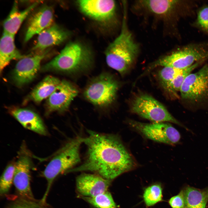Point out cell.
<instances>
[{
	"mask_svg": "<svg viewBox=\"0 0 208 208\" xmlns=\"http://www.w3.org/2000/svg\"><path fill=\"white\" fill-rule=\"evenodd\" d=\"M83 138L87 147L86 159L67 172L90 171L110 181L137 166L134 157L118 136L91 131Z\"/></svg>",
	"mask_w": 208,
	"mask_h": 208,
	"instance_id": "1",
	"label": "cell"
},
{
	"mask_svg": "<svg viewBox=\"0 0 208 208\" xmlns=\"http://www.w3.org/2000/svg\"><path fill=\"white\" fill-rule=\"evenodd\" d=\"M92 53L87 47L78 42L68 43L60 53L43 66V71H56L69 74L85 71L92 65Z\"/></svg>",
	"mask_w": 208,
	"mask_h": 208,
	"instance_id": "2",
	"label": "cell"
},
{
	"mask_svg": "<svg viewBox=\"0 0 208 208\" xmlns=\"http://www.w3.org/2000/svg\"><path fill=\"white\" fill-rule=\"evenodd\" d=\"M125 12L121 32L105 51L106 63L120 74H125L131 66L138 53L139 47L127 25Z\"/></svg>",
	"mask_w": 208,
	"mask_h": 208,
	"instance_id": "3",
	"label": "cell"
},
{
	"mask_svg": "<svg viewBox=\"0 0 208 208\" xmlns=\"http://www.w3.org/2000/svg\"><path fill=\"white\" fill-rule=\"evenodd\" d=\"M83 139L77 137L67 142L55 153L47 165L43 172V175L47 181V186L41 199L42 202H46L52 184L57 176L67 172L80 162V148Z\"/></svg>",
	"mask_w": 208,
	"mask_h": 208,
	"instance_id": "4",
	"label": "cell"
},
{
	"mask_svg": "<svg viewBox=\"0 0 208 208\" xmlns=\"http://www.w3.org/2000/svg\"><path fill=\"white\" fill-rule=\"evenodd\" d=\"M138 6L177 26L181 19L196 15L197 3L187 0H140Z\"/></svg>",
	"mask_w": 208,
	"mask_h": 208,
	"instance_id": "5",
	"label": "cell"
},
{
	"mask_svg": "<svg viewBox=\"0 0 208 208\" xmlns=\"http://www.w3.org/2000/svg\"><path fill=\"white\" fill-rule=\"evenodd\" d=\"M208 60V42L191 43L185 45L153 62V69L161 66L179 69L188 68L194 64Z\"/></svg>",
	"mask_w": 208,
	"mask_h": 208,
	"instance_id": "6",
	"label": "cell"
},
{
	"mask_svg": "<svg viewBox=\"0 0 208 208\" xmlns=\"http://www.w3.org/2000/svg\"><path fill=\"white\" fill-rule=\"evenodd\" d=\"M118 87L117 82L112 76L103 73L90 82L84 90V95L93 104L106 107L115 100Z\"/></svg>",
	"mask_w": 208,
	"mask_h": 208,
	"instance_id": "7",
	"label": "cell"
},
{
	"mask_svg": "<svg viewBox=\"0 0 208 208\" xmlns=\"http://www.w3.org/2000/svg\"><path fill=\"white\" fill-rule=\"evenodd\" d=\"M130 109L132 112L154 122H170L188 129L173 117L159 102L148 95H138L132 101Z\"/></svg>",
	"mask_w": 208,
	"mask_h": 208,
	"instance_id": "8",
	"label": "cell"
},
{
	"mask_svg": "<svg viewBox=\"0 0 208 208\" xmlns=\"http://www.w3.org/2000/svg\"><path fill=\"white\" fill-rule=\"evenodd\" d=\"M182 99L194 103L208 99V64L191 73L184 81L180 91Z\"/></svg>",
	"mask_w": 208,
	"mask_h": 208,
	"instance_id": "9",
	"label": "cell"
},
{
	"mask_svg": "<svg viewBox=\"0 0 208 208\" xmlns=\"http://www.w3.org/2000/svg\"><path fill=\"white\" fill-rule=\"evenodd\" d=\"M131 125L147 138L157 142L174 145L179 143L181 139L179 132L168 123L132 121Z\"/></svg>",
	"mask_w": 208,
	"mask_h": 208,
	"instance_id": "10",
	"label": "cell"
},
{
	"mask_svg": "<svg viewBox=\"0 0 208 208\" xmlns=\"http://www.w3.org/2000/svg\"><path fill=\"white\" fill-rule=\"evenodd\" d=\"M77 3L83 14L98 22H110L115 16L116 4L114 1L81 0Z\"/></svg>",
	"mask_w": 208,
	"mask_h": 208,
	"instance_id": "11",
	"label": "cell"
},
{
	"mask_svg": "<svg viewBox=\"0 0 208 208\" xmlns=\"http://www.w3.org/2000/svg\"><path fill=\"white\" fill-rule=\"evenodd\" d=\"M22 152L15 163L13 183L20 198L35 200L30 184L31 159L28 153Z\"/></svg>",
	"mask_w": 208,
	"mask_h": 208,
	"instance_id": "12",
	"label": "cell"
},
{
	"mask_svg": "<svg viewBox=\"0 0 208 208\" xmlns=\"http://www.w3.org/2000/svg\"><path fill=\"white\" fill-rule=\"evenodd\" d=\"M48 52L46 50L34 55H26L19 60L13 74V79L17 86H22L34 79L40 68L41 62Z\"/></svg>",
	"mask_w": 208,
	"mask_h": 208,
	"instance_id": "13",
	"label": "cell"
},
{
	"mask_svg": "<svg viewBox=\"0 0 208 208\" xmlns=\"http://www.w3.org/2000/svg\"><path fill=\"white\" fill-rule=\"evenodd\" d=\"M78 92L76 87L69 82L65 80L61 81L47 100L48 112H62L66 110Z\"/></svg>",
	"mask_w": 208,
	"mask_h": 208,
	"instance_id": "14",
	"label": "cell"
},
{
	"mask_svg": "<svg viewBox=\"0 0 208 208\" xmlns=\"http://www.w3.org/2000/svg\"><path fill=\"white\" fill-rule=\"evenodd\" d=\"M111 182L96 174L83 173L77 177L76 186L82 196L94 197L108 191Z\"/></svg>",
	"mask_w": 208,
	"mask_h": 208,
	"instance_id": "15",
	"label": "cell"
},
{
	"mask_svg": "<svg viewBox=\"0 0 208 208\" xmlns=\"http://www.w3.org/2000/svg\"><path fill=\"white\" fill-rule=\"evenodd\" d=\"M54 18L53 10L49 6H44L38 10L31 17L24 37L27 42L34 36L53 24Z\"/></svg>",
	"mask_w": 208,
	"mask_h": 208,
	"instance_id": "16",
	"label": "cell"
},
{
	"mask_svg": "<svg viewBox=\"0 0 208 208\" xmlns=\"http://www.w3.org/2000/svg\"><path fill=\"white\" fill-rule=\"evenodd\" d=\"M70 35L67 30L56 24H53L38 35L37 42L32 50L42 52L49 47L61 44Z\"/></svg>",
	"mask_w": 208,
	"mask_h": 208,
	"instance_id": "17",
	"label": "cell"
},
{
	"mask_svg": "<svg viewBox=\"0 0 208 208\" xmlns=\"http://www.w3.org/2000/svg\"><path fill=\"white\" fill-rule=\"evenodd\" d=\"M11 113L25 128L41 135H47V129L42 120L35 112L27 109L16 108Z\"/></svg>",
	"mask_w": 208,
	"mask_h": 208,
	"instance_id": "18",
	"label": "cell"
},
{
	"mask_svg": "<svg viewBox=\"0 0 208 208\" xmlns=\"http://www.w3.org/2000/svg\"><path fill=\"white\" fill-rule=\"evenodd\" d=\"M40 2V1H37L25 9L20 11L17 2L15 1L9 15L3 21V32L14 36L23 21Z\"/></svg>",
	"mask_w": 208,
	"mask_h": 208,
	"instance_id": "19",
	"label": "cell"
},
{
	"mask_svg": "<svg viewBox=\"0 0 208 208\" xmlns=\"http://www.w3.org/2000/svg\"><path fill=\"white\" fill-rule=\"evenodd\" d=\"M14 36L3 32L0 43V70L1 73L12 60H20L25 56L16 48Z\"/></svg>",
	"mask_w": 208,
	"mask_h": 208,
	"instance_id": "20",
	"label": "cell"
},
{
	"mask_svg": "<svg viewBox=\"0 0 208 208\" xmlns=\"http://www.w3.org/2000/svg\"><path fill=\"white\" fill-rule=\"evenodd\" d=\"M61 81L51 75L45 77L32 90L29 97L37 103L48 98L54 91Z\"/></svg>",
	"mask_w": 208,
	"mask_h": 208,
	"instance_id": "21",
	"label": "cell"
},
{
	"mask_svg": "<svg viewBox=\"0 0 208 208\" xmlns=\"http://www.w3.org/2000/svg\"><path fill=\"white\" fill-rule=\"evenodd\" d=\"M184 190L185 208H205L208 201V187L200 189L187 186Z\"/></svg>",
	"mask_w": 208,
	"mask_h": 208,
	"instance_id": "22",
	"label": "cell"
},
{
	"mask_svg": "<svg viewBox=\"0 0 208 208\" xmlns=\"http://www.w3.org/2000/svg\"><path fill=\"white\" fill-rule=\"evenodd\" d=\"M163 187L159 183H153L144 190L143 199L147 207L153 206L163 200Z\"/></svg>",
	"mask_w": 208,
	"mask_h": 208,
	"instance_id": "23",
	"label": "cell"
},
{
	"mask_svg": "<svg viewBox=\"0 0 208 208\" xmlns=\"http://www.w3.org/2000/svg\"><path fill=\"white\" fill-rule=\"evenodd\" d=\"M82 198L96 208H117L111 194L107 191L94 197Z\"/></svg>",
	"mask_w": 208,
	"mask_h": 208,
	"instance_id": "24",
	"label": "cell"
},
{
	"mask_svg": "<svg viewBox=\"0 0 208 208\" xmlns=\"http://www.w3.org/2000/svg\"><path fill=\"white\" fill-rule=\"evenodd\" d=\"M164 67L159 71L158 77L164 90L171 95L170 85L174 79L183 69Z\"/></svg>",
	"mask_w": 208,
	"mask_h": 208,
	"instance_id": "25",
	"label": "cell"
},
{
	"mask_svg": "<svg viewBox=\"0 0 208 208\" xmlns=\"http://www.w3.org/2000/svg\"><path fill=\"white\" fill-rule=\"evenodd\" d=\"M15 163H11L5 168L1 175L0 181V194L3 196L8 193L13 183Z\"/></svg>",
	"mask_w": 208,
	"mask_h": 208,
	"instance_id": "26",
	"label": "cell"
},
{
	"mask_svg": "<svg viewBox=\"0 0 208 208\" xmlns=\"http://www.w3.org/2000/svg\"><path fill=\"white\" fill-rule=\"evenodd\" d=\"M203 62L196 63L192 66L184 69L173 79L170 85L171 95L178 97L177 92L180 91L185 79L191 72Z\"/></svg>",
	"mask_w": 208,
	"mask_h": 208,
	"instance_id": "27",
	"label": "cell"
},
{
	"mask_svg": "<svg viewBox=\"0 0 208 208\" xmlns=\"http://www.w3.org/2000/svg\"><path fill=\"white\" fill-rule=\"evenodd\" d=\"M196 18L192 25L208 35V4L199 7L196 12Z\"/></svg>",
	"mask_w": 208,
	"mask_h": 208,
	"instance_id": "28",
	"label": "cell"
},
{
	"mask_svg": "<svg viewBox=\"0 0 208 208\" xmlns=\"http://www.w3.org/2000/svg\"><path fill=\"white\" fill-rule=\"evenodd\" d=\"M5 208H51L49 205L36 201L19 197L14 199Z\"/></svg>",
	"mask_w": 208,
	"mask_h": 208,
	"instance_id": "29",
	"label": "cell"
},
{
	"mask_svg": "<svg viewBox=\"0 0 208 208\" xmlns=\"http://www.w3.org/2000/svg\"><path fill=\"white\" fill-rule=\"evenodd\" d=\"M168 203L172 208H185L184 189H182L177 195L171 197Z\"/></svg>",
	"mask_w": 208,
	"mask_h": 208,
	"instance_id": "30",
	"label": "cell"
}]
</instances>
